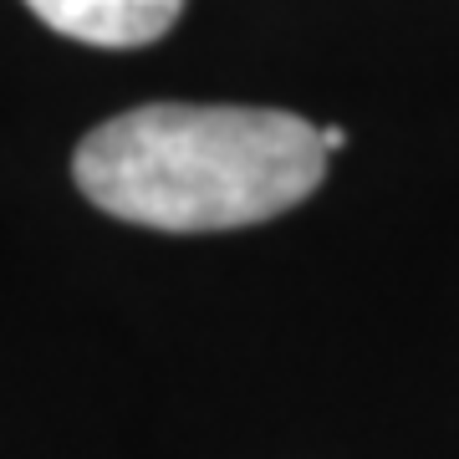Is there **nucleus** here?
Wrapping results in <instances>:
<instances>
[{
  "label": "nucleus",
  "instance_id": "obj_1",
  "mask_svg": "<svg viewBox=\"0 0 459 459\" xmlns=\"http://www.w3.org/2000/svg\"><path fill=\"white\" fill-rule=\"evenodd\" d=\"M77 189L148 230H240L286 214L327 179L322 128L281 108L148 102L77 143Z\"/></svg>",
  "mask_w": 459,
  "mask_h": 459
},
{
  "label": "nucleus",
  "instance_id": "obj_2",
  "mask_svg": "<svg viewBox=\"0 0 459 459\" xmlns=\"http://www.w3.org/2000/svg\"><path fill=\"white\" fill-rule=\"evenodd\" d=\"M26 5L51 31L108 51H133L159 41L184 11V0H26Z\"/></svg>",
  "mask_w": 459,
  "mask_h": 459
},
{
  "label": "nucleus",
  "instance_id": "obj_3",
  "mask_svg": "<svg viewBox=\"0 0 459 459\" xmlns=\"http://www.w3.org/2000/svg\"><path fill=\"white\" fill-rule=\"evenodd\" d=\"M322 148H327V159H332V153H342V148H347V128H337V123L322 128Z\"/></svg>",
  "mask_w": 459,
  "mask_h": 459
}]
</instances>
